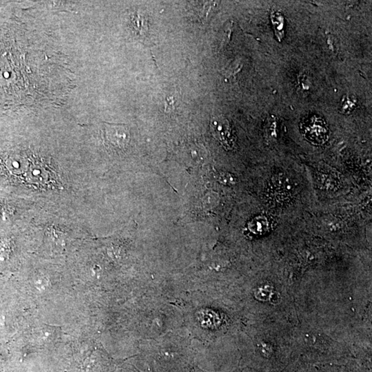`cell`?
<instances>
[{"label": "cell", "mask_w": 372, "mask_h": 372, "mask_svg": "<svg viewBox=\"0 0 372 372\" xmlns=\"http://www.w3.org/2000/svg\"><path fill=\"white\" fill-rule=\"evenodd\" d=\"M102 131L104 144L109 149L119 152L128 147L131 134L126 125L104 123Z\"/></svg>", "instance_id": "6da1fadb"}, {"label": "cell", "mask_w": 372, "mask_h": 372, "mask_svg": "<svg viewBox=\"0 0 372 372\" xmlns=\"http://www.w3.org/2000/svg\"><path fill=\"white\" fill-rule=\"evenodd\" d=\"M300 128L305 139L313 144H323L329 136V131L325 121L316 115L304 119Z\"/></svg>", "instance_id": "7a4b0ae2"}, {"label": "cell", "mask_w": 372, "mask_h": 372, "mask_svg": "<svg viewBox=\"0 0 372 372\" xmlns=\"http://www.w3.org/2000/svg\"><path fill=\"white\" fill-rule=\"evenodd\" d=\"M210 128L213 136L217 139L227 150H232L235 148L236 137L230 123L225 117H214L210 122Z\"/></svg>", "instance_id": "3957f363"}, {"label": "cell", "mask_w": 372, "mask_h": 372, "mask_svg": "<svg viewBox=\"0 0 372 372\" xmlns=\"http://www.w3.org/2000/svg\"><path fill=\"white\" fill-rule=\"evenodd\" d=\"M249 231L255 235L266 233L269 229V222L266 218L258 217L251 220L247 225Z\"/></svg>", "instance_id": "277c9868"}, {"label": "cell", "mask_w": 372, "mask_h": 372, "mask_svg": "<svg viewBox=\"0 0 372 372\" xmlns=\"http://www.w3.org/2000/svg\"><path fill=\"white\" fill-rule=\"evenodd\" d=\"M275 36L281 42L284 37V18L281 13L273 12L270 16Z\"/></svg>", "instance_id": "5b68a950"}, {"label": "cell", "mask_w": 372, "mask_h": 372, "mask_svg": "<svg viewBox=\"0 0 372 372\" xmlns=\"http://www.w3.org/2000/svg\"><path fill=\"white\" fill-rule=\"evenodd\" d=\"M198 319L203 327H214V325L217 324L219 318L213 311L203 310L201 311V313H199Z\"/></svg>", "instance_id": "8992f818"}, {"label": "cell", "mask_w": 372, "mask_h": 372, "mask_svg": "<svg viewBox=\"0 0 372 372\" xmlns=\"http://www.w3.org/2000/svg\"><path fill=\"white\" fill-rule=\"evenodd\" d=\"M355 101L352 96H344L341 102V108L342 113L344 114H349L354 109Z\"/></svg>", "instance_id": "52a82bcc"}, {"label": "cell", "mask_w": 372, "mask_h": 372, "mask_svg": "<svg viewBox=\"0 0 372 372\" xmlns=\"http://www.w3.org/2000/svg\"><path fill=\"white\" fill-rule=\"evenodd\" d=\"M219 181L221 183H224L227 185H233L235 184V179L232 177V176L230 174L223 173L221 174L219 177Z\"/></svg>", "instance_id": "ba28073f"}]
</instances>
